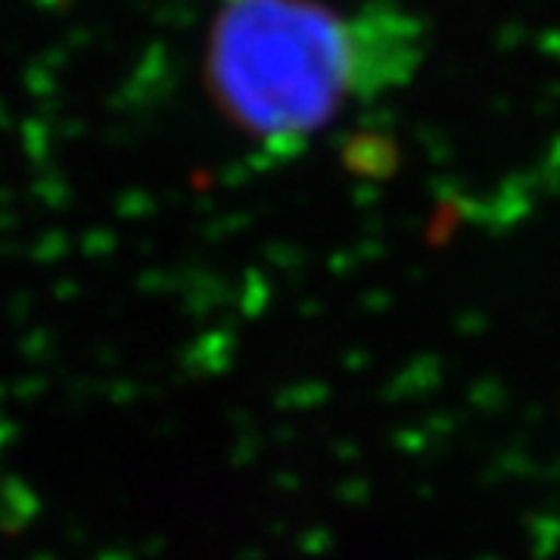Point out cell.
<instances>
[{"label":"cell","instance_id":"obj_1","mask_svg":"<svg viewBox=\"0 0 560 560\" xmlns=\"http://www.w3.org/2000/svg\"><path fill=\"white\" fill-rule=\"evenodd\" d=\"M411 62V32L386 13L324 0H219L206 38L209 94L243 138L293 153L377 97Z\"/></svg>","mask_w":560,"mask_h":560}]
</instances>
